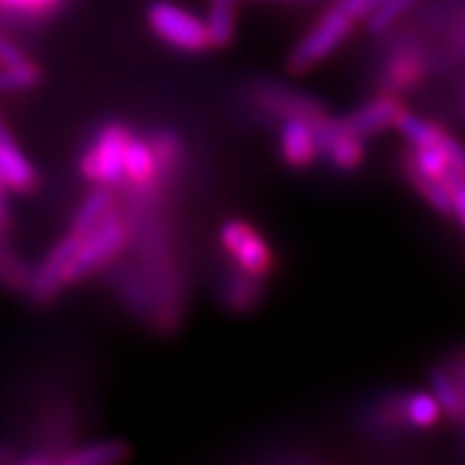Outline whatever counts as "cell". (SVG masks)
I'll return each mask as SVG.
<instances>
[{
  "label": "cell",
  "mask_w": 465,
  "mask_h": 465,
  "mask_svg": "<svg viewBox=\"0 0 465 465\" xmlns=\"http://www.w3.org/2000/svg\"><path fill=\"white\" fill-rule=\"evenodd\" d=\"M126 242H129L126 219L110 212L98 226L91 228L86 235H81L76 252H74L67 269H64V285L86 281L95 271L103 269L104 263L112 262L126 247Z\"/></svg>",
  "instance_id": "cell-1"
},
{
  "label": "cell",
  "mask_w": 465,
  "mask_h": 465,
  "mask_svg": "<svg viewBox=\"0 0 465 465\" xmlns=\"http://www.w3.org/2000/svg\"><path fill=\"white\" fill-rule=\"evenodd\" d=\"M356 22L351 15H347L340 5H332L331 10H325L323 17L306 31L304 36L297 41L288 55V69L292 74H306L313 67H319L321 62L335 53L340 45L347 41L356 29Z\"/></svg>",
  "instance_id": "cell-2"
},
{
  "label": "cell",
  "mask_w": 465,
  "mask_h": 465,
  "mask_svg": "<svg viewBox=\"0 0 465 465\" xmlns=\"http://www.w3.org/2000/svg\"><path fill=\"white\" fill-rule=\"evenodd\" d=\"M219 242L242 276L263 281L276 269V254L271 250L269 240L247 221H223L219 228Z\"/></svg>",
  "instance_id": "cell-3"
},
{
  "label": "cell",
  "mask_w": 465,
  "mask_h": 465,
  "mask_svg": "<svg viewBox=\"0 0 465 465\" xmlns=\"http://www.w3.org/2000/svg\"><path fill=\"white\" fill-rule=\"evenodd\" d=\"M147 26L154 36L181 53H204L212 48L207 25L172 0H153L145 10Z\"/></svg>",
  "instance_id": "cell-4"
},
{
  "label": "cell",
  "mask_w": 465,
  "mask_h": 465,
  "mask_svg": "<svg viewBox=\"0 0 465 465\" xmlns=\"http://www.w3.org/2000/svg\"><path fill=\"white\" fill-rule=\"evenodd\" d=\"M131 141V131L124 124H104L95 141L81 154L79 172L93 185H119L124 181V153Z\"/></svg>",
  "instance_id": "cell-5"
},
{
  "label": "cell",
  "mask_w": 465,
  "mask_h": 465,
  "mask_svg": "<svg viewBox=\"0 0 465 465\" xmlns=\"http://www.w3.org/2000/svg\"><path fill=\"white\" fill-rule=\"evenodd\" d=\"M316 134H319L321 154H325L328 162L340 172H354L366 160L363 138L349 129L342 119L323 116L316 122Z\"/></svg>",
  "instance_id": "cell-6"
},
{
  "label": "cell",
  "mask_w": 465,
  "mask_h": 465,
  "mask_svg": "<svg viewBox=\"0 0 465 465\" xmlns=\"http://www.w3.org/2000/svg\"><path fill=\"white\" fill-rule=\"evenodd\" d=\"M79 235L69 231L55 247L45 254V259L36 266V271L29 276V290L31 300L38 304H48L50 300H55L60 290L64 288V269H67L69 259L76 252L79 245Z\"/></svg>",
  "instance_id": "cell-7"
},
{
  "label": "cell",
  "mask_w": 465,
  "mask_h": 465,
  "mask_svg": "<svg viewBox=\"0 0 465 465\" xmlns=\"http://www.w3.org/2000/svg\"><path fill=\"white\" fill-rule=\"evenodd\" d=\"M281 157L290 169H306L321 154L316 122L306 116H288L281 126Z\"/></svg>",
  "instance_id": "cell-8"
},
{
  "label": "cell",
  "mask_w": 465,
  "mask_h": 465,
  "mask_svg": "<svg viewBox=\"0 0 465 465\" xmlns=\"http://www.w3.org/2000/svg\"><path fill=\"white\" fill-rule=\"evenodd\" d=\"M0 185L13 193H31L38 188L36 166L19 150L3 116H0Z\"/></svg>",
  "instance_id": "cell-9"
},
{
  "label": "cell",
  "mask_w": 465,
  "mask_h": 465,
  "mask_svg": "<svg viewBox=\"0 0 465 465\" xmlns=\"http://www.w3.org/2000/svg\"><path fill=\"white\" fill-rule=\"evenodd\" d=\"M404 110V103L399 95H392V93H380L378 98L368 100L361 107H356L351 114H347L342 119L349 129L359 134L366 141L371 135L382 134L387 129H394L397 124V116Z\"/></svg>",
  "instance_id": "cell-10"
},
{
  "label": "cell",
  "mask_w": 465,
  "mask_h": 465,
  "mask_svg": "<svg viewBox=\"0 0 465 465\" xmlns=\"http://www.w3.org/2000/svg\"><path fill=\"white\" fill-rule=\"evenodd\" d=\"M425 76V60L416 50H401L392 57V62L387 64L385 79H382V93H392V95H401V93L416 88Z\"/></svg>",
  "instance_id": "cell-11"
},
{
  "label": "cell",
  "mask_w": 465,
  "mask_h": 465,
  "mask_svg": "<svg viewBox=\"0 0 465 465\" xmlns=\"http://www.w3.org/2000/svg\"><path fill=\"white\" fill-rule=\"evenodd\" d=\"M157 176H160V164H157L150 141L131 135L126 153H124V178L135 188H147L157 181Z\"/></svg>",
  "instance_id": "cell-12"
},
{
  "label": "cell",
  "mask_w": 465,
  "mask_h": 465,
  "mask_svg": "<svg viewBox=\"0 0 465 465\" xmlns=\"http://www.w3.org/2000/svg\"><path fill=\"white\" fill-rule=\"evenodd\" d=\"M129 444L122 440L88 441L57 456V465H114L129 459Z\"/></svg>",
  "instance_id": "cell-13"
},
{
  "label": "cell",
  "mask_w": 465,
  "mask_h": 465,
  "mask_svg": "<svg viewBox=\"0 0 465 465\" xmlns=\"http://www.w3.org/2000/svg\"><path fill=\"white\" fill-rule=\"evenodd\" d=\"M257 103L262 104V107H266V110L282 114L285 119H288V116H306V119H312V122H319V119L328 116L316 100L300 95V93L281 91V88H278V91L276 88H263V91H259Z\"/></svg>",
  "instance_id": "cell-14"
},
{
  "label": "cell",
  "mask_w": 465,
  "mask_h": 465,
  "mask_svg": "<svg viewBox=\"0 0 465 465\" xmlns=\"http://www.w3.org/2000/svg\"><path fill=\"white\" fill-rule=\"evenodd\" d=\"M401 169H404L406 181L413 185V190H416L418 195H420L430 207L435 209L437 214L451 216V193H449V183L435 181V178L420 173L406 157H401Z\"/></svg>",
  "instance_id": "cell-15"
},
{
  "label": "cell",
  "mask_w": 465,
  "mask_h": 465,
  "mask_svg": "<svg viewBox=\"0 0 465 465\" xmlns=\"http://www.w3.org/2000/svg\"><path fill=\"white\" fill-rule=\"evenodd\" d=\"M399 418L409 422L411 428L430 430L435 428L441 418V406L432 392H413L409 397L401 399V404L397 406Z\"/></svg>",
  "instance_id": "cell-16"
},
{
  "label": "cell",
  "mask_w": 465,
  "mask_h": 465,
  "mask_svg": "<svg viewBox=\"0 0 465 465\" xmlns=\"http://www.w3.org/2000/svg\"><path fill=\"white\" fill-rule=\"evenodd\" d=\"M394 129L404 135V141L413 147L441 145V141H444L449 134V131H444L441 126H437L435 122H430L425 116L416 114V112H409L406 107L401 110V114L397 116Z\"/></svg>",
  "instance_id": "cell-17"
},
{
  "label": "cell",
  "mask_w": 465,
  "mask_h": 465,
  "mask_svg": "<svg viewBox=\"0 0 465 465\" xmlns=\"http://www.w3.org/2000/svg\"><path fill=\"white\" fill-rule=\"evenodd\" d=\"M112 212V193L104 185H95L86 195V200L79 204V209L74 212L72 228L69 231L76 235H86L91 228H95L104 216Z\"/></svg>",
  "instance_id": "cell-18"
},
{
  "label": "cell",
  "mask_w": 465,
  "mask_h": 465,
  "mask_svg": "<svg viewBox=\"0 0 465 465\" xmlns=\"http://www.w3.org/2000/svg\"><path fill=\"white\" fill-rule=\"evenodd\" d=\"M235 3L238 0H212L209 3V15L204 19L209 31V41L212 48H228L235 38Z\"/></svg>",
  "instance_id": "cell-19"
},
{
  "label": "cell",
  "mask_w": 465,
  "mask_h": 465,
  "mask_svg": "<svg viewBox=\"0 0 465 465\" xmlns=\"http://www.w3.org/2000/svg\"><path fill=\"white\" fill-rule=\"evenodd\" d=\"M430 385H432V394L440 401L441 411L449 418H463L465 416V399L460 392L459 382L449 371V366H435L430 371Z\"/></svg>",
  "instance_id": "cell-20"
},
{
  "label": "cell",
  "mask_w": 465,
  "mask_h": 465,
  "mask_svg": "<svg viewBox=\"0 0 465 465\" xmlns=\"http://www.w3.org/2000/svg\"><path fill=\"white\" fill-rule=\"evenodd\" d=\"M44 72L38 67V62L31 57L13 62V64H0V93H19L29 91V88L38 86Z\"/></svg>",
  "instance_id": "cell-21"
},
{
  "label": "cell",
  "mask_w": 465,
  "mask_h": 465,
  "mask_svg": "<svg viewBox=\"0 0 465 465\" xmlns=\"http://www.w3.org/2000/svg\"><path fill=\"white\" fill-rule=\"evenodd\" d=\"M420 0H382L378 7H375L371 17L366 19L368 29L375 31V34H382V31L392 29L399 19L409 13L411 7L418 5Z\"/></svg>",
  "instance_id": "cell-22"
},
{
  "label": "cell",
  "mask_w": 465,
  "mask_h": 465,
  "mask_svg": "<svg viewBox=\"0 0 465 465\" xmlns=\"http://www.w3.org/2000/svg\"><path fill=\"white\" fill-rule=\"evenodd\" d=\"M154 150V157H157V164H160V172L162 169H169L178 162L181 157V143H178L176 135L172 131H160V134H154V138L150 141Z\"/></svg>",
  "instance_id": "cell-23"
},
{
  "label": "cell",
  "mask_w": 465,
  "mask_h": 465,
  "mask_svg": "<svg viewBox=\"0 0 465 465\" xmlns=\"http://www.w3.org/2000/svg\"><path fill=\"white\" fill-rule=\"evenodd\" d=\"M257 282L254 278H247L242 273H238V281L228 285L226 297L228 304L235 306V309H247L257 302Z\"/></svg>",
  "instance_id": "cell-24"
},
{
  "label": "cell",
  "mask_w": 465,
  "mask_h": 465,
  "mask_svg": "<svg viewBox=\"0 0 465 465\" xmlns=\"http://www.w3.org/2000/svg\"><path fill=\"white\" fill-rule=\"evenodd\" d=\"M64 0H0V10L15 15H26V17H38L55 10Z\"/></svg>",
  "instance_id": "cell-25"
},
{
  "label": "cell",
  "mask_w": 465,
  "mask_h": 465,
  "mask_svg": "<svg viewBox=\"0 0 465 465\" xmlns=\"http://www.w3.org/2000/svg\"><path fill=\"white\" fill-rule=\"evenodd\" d=\"M380 3H382V0H335V5L342 7L344 13L351 15L356 22L371 17V13H373Z\"/></svg>",
  "instance_id": "cell-26"
},
{
  "label": "cell",
  "mask_w": 465,
  "mask_h": 465,
  "mask_svg": "<svg viewBox=\"0 0 465 465\" xmlns=\"http://www.w3.org/2000/svg\"><path fill=\"white\" fill-rule=\"evenodd\" d=\"M449 193H451V216L459 221L460 228L465 231V178L451 181Z\"/></svg>",
  "instance_id": "cell-27"
},
{
  "label": "cell",
  "mask_w": 465,
  "mask_h": 465,
  "mask_svg": "<svg viewBox=\"0 0 465 465\" xmlns=\"http://www.w3.org/2000/svg\"><path fill=\"white\" fill-rule=\"evenodd\" d=\"M25 57H29L26 53H22V50L17 48V45L10 41V38L0 31V64H13V62H19L25 60Z\"/></svg>",
  "instance_id": "cell-28"
},
{
  "label": "cell",
  "mask_w": 465,
  "mask_h": 465,
  "mask_svg": "<svg viewBox=\"0 0 465 465\" xmlns=\"http://www.w3.org/2000/svg\"><path fill=\"white\" fill-rule=\"evenodd\" d=\"M278 3H290V5H306V3H316V0H278Z\"/></svg>",
  "instance_id": "cell-29"
},
{
  "label": "cell",
  "mask_w": 465,
  "mask_h": 465,
  "mask_svg": "<svg viewBox=\"0 0 465 465\" xmlns=\"http://www.w3.org/2000/svg\"><path fill=\"white\" fill-rule=\"evenodd\" d=\"M0 219H3V209H0Z\"/></svg>",
  "instance_id": "cell-30"
},
{
  "label": "cell",
  "mask_w": 465,
  "mask_h": 465,
  "mask_svg": "<svg viewBox=\"0 0 465 465\" xmlns=\"http://www.w3.org/2000/svg\"><path fill=\"white\" fill-rule=\"evenodd\" d=\"M0 190H3V185H0Z\"/></svg>",
  "instance_id": "cell-31"
}]
</instances>
